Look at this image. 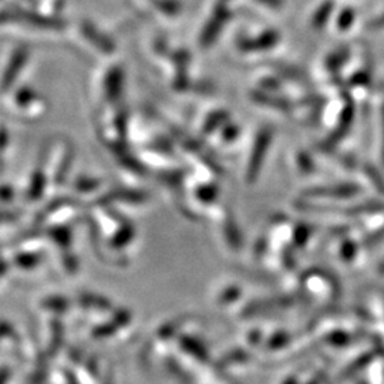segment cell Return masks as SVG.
<instances>
[{
    "mask_svg": "<svg viewBox=\"0 0 384 384\" xmlns=\"http://www.w3.org/2000/svg\"><path fill=\"white\" fill-rule=\"evenodd\" d=\"M383 26H384V13H383L378 19H376V20L373 22V27H376V29L383 27Z\"/></svg>",
    "mask_w": 384,
    "mask_h": 384,
    "instance_id": "obj_3",
    "label": "cell"
},
{
    "mask_svg": "<svg viewBox=\"0 0 384 384\" xmlns=\"http://www.w3.org/2000/svg\"><path fill=\"white\" fill-rule=\"evenodd\" d=\"M29 57L30 55L26 47H18L13 52V55L8 60V66L2 71V76H0V92H6L12 90L16 80L26 67Z\"/></svg>",
    "mask_w": 384,
    "mask_h": 384,
    "instance_id": "obj_2",
    "label": "cell"
},
{
    "mask_svg": "<svg viewBox=\"0 0 384 384\" xmlns=\"http://www.w3.org/2000/svg\"><path fill=\"white\" fill-rule=\"evenodd\" d=\"M383 128H384V109H383Z\"/></svg>",
    "mask_w": 384,
    "mask_h": 384,
    "instance_id": "obj_4",
    "label": "cell"
},
{
    "mask_svg": "<svg viewBox=\"0 0 384 384\" xmlns=\"http://www.w3.org/2000/svg\"><path fill=\"white\" fill-rule=\"evenodd\" d=\"M11 106L15 113L26 118H41L47 113V103L32 87H19L13 91Z\"/></svg>",
    "mask_w": 384,
    "mask_h": 384,
    "instance_id": "obj_1",
    "label": "cell"
}]
</instances>
